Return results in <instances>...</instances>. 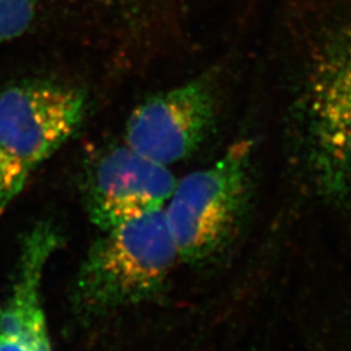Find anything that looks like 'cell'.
<instances>
[{
    "mask_svg": "<svg viewBox=\"0 0 351 351\" xmlns=\"http://www.w3.org/2000/svg\"><path fill=\"white\" fill-rule=\"evenodd\" d=\"M178 254L164 208L103 230L81 263L72 303L82 317H99L155 297Z\"/></svg>",
    "mask_w": 351,
    "mask_h": 351,
    "instance_id": "cell-1",
    "label": "cell"
},
{
    "mask_svg": "<svg viewBox=\"0 0 351 351\" xmlns=\"http://www.w3.org/2000/svg\"><path fill=\"white\" fill-rule=\"evenodd\" d=\"M252 149L251 139L237 141L210 167L176 184L164 215L178 259L213 263L237 239L250 210Z\"/></svg>",
    "mask_w": 351,
    "mask_h": 351,
    "instance_id": "cell-2",
    "label": "cell"
},
{
    "mask_svg": "<svg viewBox=\"0 0 351 351\" xmlns=\"http://www.w3.org/2000/svg\"><path fill=\"white\" fill-rule=\"evenodd\" d=\"M306 78L302 113L308 173L328 202L351 213V20L320 40Z\"/></svg>",
    "mask_w": 351,
    "mask_h": 351,
    "instance_id": "cell-3",
    "label": "cell"
},
{
    "mask_svg": "<svg viewBox=\"0 0 351 351\" xmlns=\"http://www.w3.org/2000/svg\"><path fill=\"white\" fill-rule=\"evenodd\" d=\"M84 90L55 80H23L0 91V149L33 172L82 125Z\"/></svg>",
    "mask_w": 351,
    "mask_h": 351,
    "instance_id": "cell-4",
    "label": "cell"
},
{
    "mask_svg": "<svg viewBox=\"0 0 351 351\" xmlns=\"http://www.w3.org/2000/svg\"><path fill=\"white\" fill-rule=\"evenodd\" d=\"M217 119L213 78L198 77L138 104L125 125V145L169 167L190 158L210 138Z\"/></svg>",
    "mask_w": 351,
    "mask_h": 351,
    "instance_id": "cell-5",
    "label": "cell"
},
{
    "mask_svg": "<svg viewBox=\"0 0 351 351\" xmlns=\"http://www.w3.org/2000/svg\"><path fill=\"white\" fill-rule=\"evenodd\" d=\"M168 167L129 146L101 149L86 165L82 198L90 220L103 230L164 208L175 190Z\"/></svg>",
    "mask_w": 351,
    "mask_h": 351,
    "instance_id": "cell-6",
    "label": "cell"
},
{
    "mask_svg": "<svg viewBox=\"0 0 351 351\" xmlns=\"http://www.w3.org/2000/svg\"><path fill=\"white\" fill-rule=\"evenodd\" d=\"M60 234L38 223L23 239L12 285L0 307V351H52L42 306V280Z\"/></svg>",
    "mask_w": 351,
    "mask_h": 351,
    "instance_id": "cell-7",
    "label": "cell"
},
{
    "mask_svg": "<svg viewBox=\"0 0 351 351\" xmlns=\"http://www.w3.org/2000/svg\"><path fill=\"white\" fill-rule=\"evenodd\" d=\"M36 13L37 0H0V45L21 37Z\"/></svg>",
    "mask_w": 351,
    "mask_h": 351,
    "instance_id": "cell-8",
    "label": "cell"
},
{
    "mask_svg": "<svg viewBox=\"0 0 351 351\" xmlns=\"http://www.w3.org/2000/svg\"><path fill=\"white\" fill-rule=\"evenodd\" d=\"M32 173L33 171L27 165L0 149V215L25 188Z\"/></svg>",
    "mask_w": 351,
    "mask_h": 351,
    "instance_id": "cell-9",
    "label": "cell"
},
{
    "mask_svg": "<svg viewBox=\"0 0 351 351\" xmlns=\"http://www.w3.org/2000/svg\"><path fill=\"white\" fill-rule=\"evenodd\" d=\"M106 1L113 3V4H126V3H129V1H132V0H106Z\"/></svg>",
    "mask_w": 351,
    "mask_h": 351,
    "instance_id": "cell-10",
    "label": "cell"
}]
</instances>
